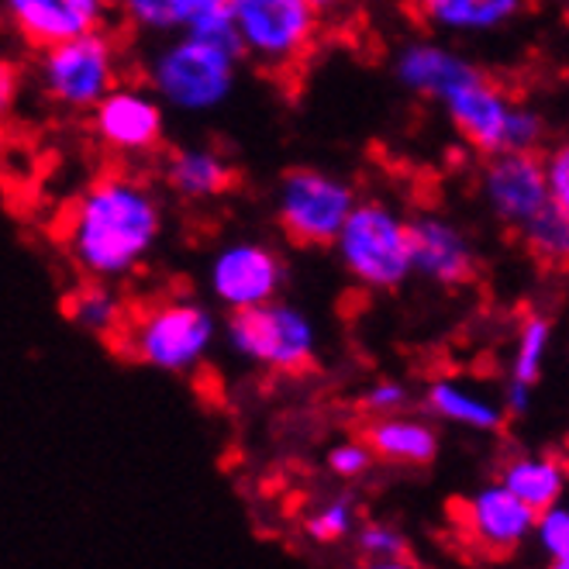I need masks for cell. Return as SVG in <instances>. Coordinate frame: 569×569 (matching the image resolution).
Returning <instances> with one entry per match:
<instances>
[{
	"label": "cell",
	"instance_id": "1",
	"mask_svg": "<svg viewBox=\"0 0 569 569\" xmlns=\"http://www.w3.org/2000/svg\"><path fill=\"white\" fill-rule=\"evenodd\" d=\"M166 236L162 193L131 170L93 177L62 214L59 242L87 280L124 283L156 256Z\"/></svg>",
	"mask_w": 569,
	"mask_h": 569
},
{
	"label": "cell",
	"instance_id": "2",
	"mask_svg": "<svg viewBox=\"0 0 569 569\" xmlns=\"http://www.w3.org/2000/svg\"><path fill=\"white\" fill-rule=\"evenodd\" d=\"M242 42L236 24L190 28L156 39L146 59V83L162 97V104L180 114H208L224 108L239 87Z\"/></svg>",
	"mask_w": 569,
	"mask_h": 569
},
{
	"label": "cell",
	"instance_id": "3",
	"mask_svg": "<svg viewBox=\"0 0 569 569\" xmlns=\"http://www.w3.org/2000/svg\"><path fill=\"white\" fill-rule=\"evenodd\" d=\"M431 104L442 108L459 142L480 159L497 152H539L549 136L546 118L473 59Z\"/></svg>",
	"mask_w": 569,
	"mask_h": 569
},
{
	"label": "cell",
	"instance_id": "4",
	"mask_svg": "<svg viewBox=\"0 0 569 569\" xmlns=\"http://www.w3.org/2000/svg\"><path fill=\"white\" fill-rule=\"evenodd\" d=\"M218 318L208 305H200L190 293L152 297L146 305L131 308L114 349L146 370L170 373V377H193L204 370L218 339Z\"/></svg>",
	"mask_w": 569,
	"mask_h": 569
},
{
	"label": "cell",
	"instance_id": "5",
	"mask_svg": "<svg viewBox=\"0 0 569 569\" xmlns=\"http://www.w3.org/2000/svg\"><path fill=\"white\" fill-rule=\"evenodd\" d=\"M331 249L362 290L393 293L415 277L411 218L383 197H359Z\"/></svg>",
	"mask_w": 569,
	"mask_h": 569
},
{
	"label": "cell",
	"instance_id": "6",
	"mask_svg": "<svg viewBox=\"0 0 569 569\" xmlns=\"http://www.w3.org/2000/svg\"><path fill=\"white\" fill-rule=\"evenodd\" d=\"M224 346L246 366L273 377H300L318 362V325L290 300L231 311L224 321Z\"/></svg>",
	"mask_w": 569,
	"mask_h": 569
},
{
	"label": "cell",
	"instance_id": "7",
	"mask_svg": "<svg viewBox=\"0 0 569 569\" xmlns=\"http://www.w3.org/2000/svg\"><path fill=\"white\" fill-rule=\"evenodd\" d=\"M231 21L246 62L277 80L300 73V66L315 56L325 28L321 11L308 0H239Z\"/></svg>",
	"mask_w": 569,
	"mask_h": 569
},
{
	"label": "cell",
	"instance_id": "8",
	"mask_svg": "<svg viewBox=\"0 0 569 569\" xmlns=\"http://www.w3.org/2000/svg\"><path fill=\"white\" fill-rule=\"evenodd\" d=\"M121 80V46L108 28L49 46L36 62L42 97L66 114H90Z\"/></svg>",
	"mask_w": 569,
	"mask_h": 569
},
{
	"label": "cell",
	"instance_id": "9",
	"mask_svg": "<svg viewBox=\"0 0 569 569\" xmlns=\"http://www.w3.org/2000/svg\"><path fill=\"white\" fill-rule=\"evenodd\" d=\"M359 204L356 187L321 166H290L273 190V221L297 249H331Z\"/></svg>",
	"mask_w": 569,
	"mask_h": 569
},
{
	"label": "cell",
	"instance_id": "10",
	"mask_svg": "<svg viewBox=\"0 0 569 569\" xmlns=\"http://www.w3.org/2000/svg\"><path fill=\"white\" fill-rule=\"evenodd\" d=\"M166 108L162 97L139 80H121L87 114L93 142L121 162L152 159L166 146Z\"/></svg>",
	"mask_w": 569,
	"mask_h": 569
},
{
	"label": "cell",
	"instance_id": "11",
	"mask_svg": "<svg viewBox=\"0 0 569 569\" xmlns=\"http://www.w3.org/2000/svg\"><path fill=\"white\" fill-rule=\"evenodd\" d=\"M539 511L528 508L508 483H483L473 493L452 505V525L459 542L483 559H511L518 549L535 539Z\"/></svg>",
	"mask_w": 569,
	"mask_h": 569
},
{
	"label": "cell",
	"instance_id": "12",
	"mask_svg": "<svg viewBox=\"0 0 569 569\" xmlns=\"http://www.w3.org/2000/svg\"><path fill=\"white\" fill-rule=\"evenodd\" d=\"M283 283L287 262L270 242L231 239L208 259V290L228 315L270 305L283 293Z\"/></svg>",
	"mask_w": 569,
	"mask_h": 569
},
{
	"label": "cell",
	"instance_id": "13",
	"mask_svg": "<svg viewBox=\"0 0 569 569\" xmlns=\"http://www.w3.org/2000/svg\"><path fill=\"white\" fill-rule=\"evenodd\" d=\"M480 197L490 218L508 231H518L552 204L546 162L539 152H497L480 166Z\"/></svg>",
	"mask_w": 569,
	"mask_h": 569
},
{
	"label": "cell",
	"instance_id": "14",
	"mask_svg": "<svg viewBox=\"0 0 569 569\" xmlns=\"http://www.w3.org/2000/svg\"><path fill=\"white\" fill-rule=\"evenodd\" d=\"M411 242H415V277L431 287L459 290L473 283L480 273V252L470 231L439 211L411 214Z\"/></svg>",
	"mask_w": 569,
	"mask_h": 569
},
{
	"label": "cell",
	"instance_id": "15",
	"mask_svg": "<svg viewBox=\"0 0 569 569\" xmlns=\"http://www.w3.org/2000/svg\"><path fill=\"white\" fill-rule=\"evenodd\" d=\"M4 18L24 49L42 52L66 39L108 28L114 0H4Z\"/></svg>",
	"mask_w": 569,
	"mask_h": 569
},
{
	"label": "cell",
	"instance_id": "16",
	"mask_svg": "<svg viewBox=\"0 0 569 569\" xmlns=\"http://www.w3.org/2000/svg\"><path fill=\"white\" fill-rule=\"evenodd\" d=\"M531 0H408L411 18L439 39H490L515 28Z\"/></svg>",
	"mask_w": 569,
	"mask_h": 569
},
{
	"label": "cell",
	"instance_id": "17",
	"mask_svg": "<svg viewBox=\"0 0 569 569\" xmlns=\"http://www.w3.org/2000/svg\"><path fill=\"white\" fill-rule=\"evenodd\" d=\"M162 187L187 204H211L224 197L239 180L236 162L224 156L214 142H193V146H173L159 162Z\"/></svg>",
	"mask_w": 569,
	"mask_h": 569
},
{
	"label": "cell",
	"instance_id": "18",
	"mask_svg": "<svg viewBox=\"0 0 569 569\" xmlns=\"http://www.w3.org/2000/svg\"><path fill=\"white\" fill-rule=\"evenodd\" d=\"M239 0H114L118 21L146 39H166L190 28H228L236 24Z\"/></svg>",
	"mask_w": 569,
	"mask_h": 569
},
{
	"label": "cell",
	"instance_id": "19",
	"mask_svg": "<svg viewBox=\"0 0 569 569\" xmlns=\"http://www.w3.org/2000/svg\"><path fill=\"white\" fill-rule=\"evenodd\" d=\"M466 66L470 56H462L449 39L425 36V39H408L405 46H397L390 59V73L400 83V90H408L418 100H431L452 83Z\"/></svg>",
	"mask_w": 569,
	"mask_h": 569
},
{
	"label": "cell",
	"instance_id": "20",
	"mask_svg": "<svg viewBox=\"0 0 569 569\" xmlns=\"http://www.w3.org/2000/svg\"><path fill=\"white\" fill-rule=\"evenodd\" d=\"M425 411L435 421H446L466 431H480V435H493L505 428V421L511 418L505 400H497L490 393L473 390L459 377H435L425 387Z\"/></svg>",
	"mask_w": 569,
	"mask_h": 569
},
{
	"label": "cell",
	"instance_id": "21",
	"mask_svg": "<svg viewBox=\"0 0 569 569\" xmlns=\"http://www.w3.org/2000/svg\"><path fill=\"white\" fill-rule=\"evenodd\" d=\"M362 439L377 452V462L405 466V470H421L439 459V431L425 418H415L408 411L400 415H380L362 425Z\"/></svg>",
	"mask_w": 569,
	"mask_h": 569
},
{
	"label": "cell",
	"instance_id": "22",
	"mask_svg": "<svg viewBox=\"0 0 569 569\" xmlns=\"http://www.w3.org/2000/svg\"><path fill=\"white\" fill-rule=\"evenodd\" d=\"M497 480L508 483L528 508L546 511L559 505L569 487V462L552 452H518L500 462Z\"/></svg>",
	"mask_w": 569,
	"mask_h": 569
},
{
	"label": "cell",
	"instance_id": "23",
	"mask_svg": "<svg viewBox=\"0 0 569 569\" xmlns=\"http://www.w3.org/2000/svg\"><path fill=\"white\" fill-rule=\"evenodd\" d=\"M131 308L128 300L118 293V283L108 280H80L70 293H66V318H70L80 331L93 335V339H114L121 335Z\"/></svg>",
	"mask_w": 569,
	"mask_h": 569
},
{
	"label": "cell",
	"instance_id": "24",
	"mask_svg": "<svg viewBox=\"0 0 569 569\" xmlns=\"http://www.w3.org/2000/svg\"><path fill=\"white\" fill-rule=\"evenodd\" d=\"M521 252L539 266V270H549V273H566L569 270V214L556 204L535 214L518 236H511Z\"/></svg>",
	"mask_w": 569,
	"mask_h": 569
},
{
	"label": "cell",
	"instance_id": "25",
	"mask_svg": "<svg viewBox=\"0 0 569 569\" xmlns=\"http://www.w3.org/2000/svg\"><path fill=\"white\" fill-rule=\"evenodd\" d=\"M556 328L552 318L542 311H525L518 328H515V349H511V366H508V380L525 383V387H539L549 366Z\"/></svg>",
	"mask_w": 569,
	"mask_h": 569
},
{
	"label": "cell",
	"instance_id": "26",
	"mask_svg": "<svg viewBox=\"0 0 569 569\" xmlns=\"http://www.w3.org/2000/svg\"><path fill=\"white\" fill-rule=\"evenodd\" d=\"M359 525L362 521H359V508L352 493H331L318 500V505L308 508L305 521H300V528H305V535L315 546H342L356 539Z\"/></svg>",
	"mask_w": 569,
	"mask_h": 569
},
{
	"label": "cell",
	"instance_id": "27",
	"mask_svg": "<svg viewBox=\"0 0 569 569\" xmlns=\"http://www.w3.org/2000/svg\"><path fill=\"white\" fill-rule=\"evenodd\" d=\"M356 556L377 569H405L415 566V546L405 531L390 521H366L356 531Z\"/></svg>",
	"mask_w": 569,
	"mask_h": 569
},
{
	"label": "cell",
	"instance_id": "28",
	"mask_svg": "<svg viewBox=\"0 0 569 569\" xmlns=\"http://www.w3.org/2000/svg\"><path fill=\"white\" fill-rule=\"evenodd\" d=\"M535 542H539L549 566L569 569V508L562 500L539 511V521H535Z\"/></svg>",
	"mask_w": 569,
	"mask_h": 569
},
{
	"label": "cell",
	"instance_id": "29",
	"mask_svg": "<svg viewBox=\"0 0 569 569\" xmlns=\"http://www.w3.org/2000/svg\"><path fill=\"white\" fill-rule=\"evenodd\" d=\"M373 462H377V452L370 449V442H366L362 435H359V439H349V442L331 446V449L325 452L328 473H331L335 480H346V483L362 480L366 473L373 470Z\"/></svg>",
	"mask_w": 569,
	"mask_h": 569
},
{
	"label": "cell",
	"instance_id": "30",
	"mask_svg": "<svg viewBox=\"0 0 569 569\" xmlns=\"http://www.w3.org/2000/svg\"><path fill=\"white\" fill-rule=\"evenodd\" d=\"M411 408V387L400 383V380H377L362 390V411L370 418H380V415H400Z\"/></svg>",
	"mask_w": 569,
	"mask_h": 569
},
{
	"label": "cell",
	"instance_id": "31",
	"mask_svg": "<svg viewBox=\"0 0 569 569\" xmlns=\"http://www.w3.org/2000/svg\"><path fill=\"white\" fill-rule=\"evenodd\" d=\"M546 162V177H549V190H552V200L569 214V136L552 142L542 156Z\"/></svg>",
	"mask_w": 569,
	"mask_h": 569
},
{
	"label": "cell",
	"instance_id": "32",
	"mask_svg": "<svg viewBox=\"0 0 569 569\" xmlns=\"http://www.w3.org/2000/svg\"><path fill=\"white\" fill-rule=\"evenodd\" d=\"M308 4L315 11H321V18L328 21V18H342L352 8V0H308Z\"/></svg>",
	"mask_w": 569,
	"mask_h": 569
}]
</instances>
